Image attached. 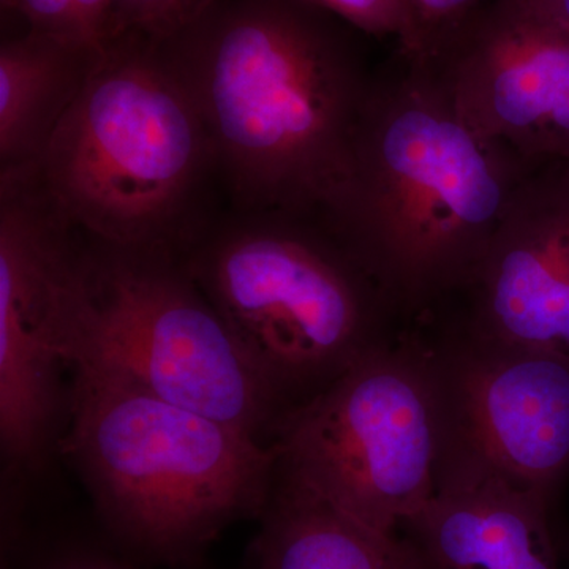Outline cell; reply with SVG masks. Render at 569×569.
<instances>
[{
    "mask_svg": "<svg viewBox=\"0 0 569 569\" xmlns=\"http://www.w3.org/2000/svg\"><path fill=\"white\" fill-rule=\"evenodd\" d=\"M305 0H220L164 41L238 212L317 213L342 181L373 74Z\"/></svg>",
    "mask_w": 569,
    "mask_h": 569,
    "instance_id": "cell-1",
    "label": "cell"
},
{
    "mask_svg": "<svg viewBox=\"0 0 569 569\" xmlns=\"http://www.w3.org/2000/svg\"><path fill=\"white\" fill-rule=\"evenodd\" d=\"M530 163L397 52L372 78L342 181L317 212L407 326L470 282Z\"/></svg>",
    "mask_w": 569,
    "mask_h": 569,
    "instance_id": "cell-2",
    "label": "cell"
},
{
    "mask_svg": "<svg viewBox=\"0 0 569 569\" xmlns=\"http://www.w3.org/2000/svg\"><path fill=\"white\" fill-rule=\"evenodd\" d=\"M71 372L59 449L121 541L186 560L236 520L260 518L274 488V445L108 367L80 361Z\"/></svg>",
    "mask_w": 569,
    "mask_h": 569,
    "instance_id": "cell-3",
    "label": "cell"
},
{
    "mask_svg": "<svg viewBox=\"0 0 569 569\" xmlns=\"http://www.w3.org/2000/svg\"><path fill=\"white\" fill-rule=\"evenodd\" d=\"M52 204L91 241L181 254L216 173L211 142L162 43L112 40L36 163Z\"/></svg>",
    "mask_w": 569,
    "mask_h": 569,
    "instance_id": "cell-4",
    "label": "cell"
},
{
    "mask_svg": "<svg viewBox=\"0 0 569 569\" xmlns=\"http://www.w3.org/2000/svg\"><path fill=\"white\" fill-rule=\"evenodd\" d=\"M181 258L284 413L406 329L317 213L238 212Z\"/></svg>",
    "mask_w": 569,
    "mask_h": 569,
    "instance_id": "cell-5",
    "label": "cell"
},
{
    "mask_svg": "<svg viewBox=\"0 0 569 569\" xmlns=\"http://www.w3.org/2000/svg\"><path fill=\"white\" fill-rule=\"evenodd\" d=\"M93 362L271 443L284 410L181 254L86 252L69 365Z\"/></svg>",
    "mask_w": 569,
    "mask_h": 569,
    "instance_id": "cell-6",
    "label": "cell"
},
{
    "mask_svg": "<svg viewBox=\"0 0 569 569\" xmlns=\"http://www.w3.org/2000/svg\"><path fill=\"white\" fill-rule=\"evenodd\" d=\"M271 443L284 477L356 522L396 535L437 490L436 396L413 329L287 411Z\"/></svg>",
    "mask_w": 569,
    "mask_h": 569,
    "instance_id": "cell-7",
    "label": "cell"
},
{
    "mask_svg": "<svg viewBox=\"0 0 569 569\" xmlns=\"http://www.w3.org/2000/svg\"><path fill=\"white\" fill-rule=\"evenodd\" d=\"M410 328L436 396L437 489L497 482L556 511L569 477V358L493 342L443 312Z\"/></svg>",
    "mask_w": 569,
    "mask_h": 569,
    "instance_id": "cell-8",
    "label": "cell"
},
{
    "mask_svg": "<svg viewBox=\"0 0 569 569\" xmlns=\"http://www.w3.org/2000/svg\"><path fill=\"white\" fill-rule=\"evenodd\" d=\"M52 204L33 164L0 178V449L20 488L58 451L69 392L71 320L88 247Z\"/></svg>",
    "mask_w": 569,
    "mask_h": 569,
    "instance_id": "cell-9",
    "label": "cell"
},
{
    "mask_svg": "<svg viewBox=\"0 0 569 569\" xmlns=\"http://www.w3.org/2000/svg\"><path fill=\"white\" fill-rule=\"evenodd\" d=\"M460 118L530 163H569V32L489 0L425 62Z\"/></svg>",
    "mask_w": 569,
    "mask_h": 569,
    "instance_id": "cell-10",
    "label": "cell"
},
{
    "mask_svg": "<svg viewBox=\"0 0 569 569\" xmlns=\"http://www.w3.org/2000/svg\"><path fill=\"white\" fill-rule=\"evenodd\" d=\"M437 312L493 342L569 358V163L523 176L470 282Z\"/></svg>",
    "mask_w": 569,
    "mask_h": 569,
    "instance_id": "cell-11",
    "label": "cell"
},
{
    "mask_svg": "<svg viewBox=\"0 0 569 569\" xmlns=\"http://www.w3.org/2000/svg\"><path fill=\"white\" fill-rule=\"evenodd\" d=\"M556 511L497 482L437 489L400 526L417 569H559Z\"/></svg>",
    "mask_w": 569,
    "mask_h": 569,
    "instance_id": "cell-12",
    "label": "cell"
},
{
    "mask_svg": "<svg viewBox=\"0 0 569 569\" xmlns=\"http://www.w3.org/2000/svg\"><path fill=\"white\" fill-rule=\"evenodd\" d=\"M104 50L36 29L3 41L0 48L2 170L39 162Z\"/></svg>",
    "mask_w": 569,
    "mask_h": 569,
    "instance_id": "cell-13",
    "label": "cell"
},
{
    "mask_svg": "<svg viewBox=\"0 0 569 569\" xmlns=\"http://www.w3.org/2000/svg\"><path fill=\"white\" fill-rule=\"evenodd\" d=\"M260 520L257 569H417L399 535L356 522L279 470Z\"/></svg>",
    "mask_w": 569,
    "mask_h": 569,
    "instance_id": "cell-14",
    "label": "cell"
},
{
    "mask_svg": "<svg viewBox=\"0 0 569 569\" xmlns=\"http://www.w3.org/2000/svg\"><path fill=\"white\" fill-rule=\"evenodd\" d=\"M36 31L104 50L114 40L116 0H2Z\"/></svg>",
    "mask_w": 569,
    "mask_h": 569,
    "instance_id": "cell-15",
    "label": "cell"
},
{
    "mask_svg": "<svg viewBox=\"0 0 569 569\" xmlns=\"http://www.w3.org/2000/svg\"><path fill=\"white\" fill-rule=\"evenodd\" d=\"M403 29L397 52L410 62H425L479 7L489 0H400Z\"/></svg>",
    "mask_w": 569,
    "mask_h": 569,
    "instance_id": "cell-16",
    "label": "cell"
},
{
    "mask_svg": "<svg viewBox=\"0 0 569 569\" xmlns=\"http://www.w3.org/2000/svg\"><path fill=\"white\" fill-rule=\"evenodd\" d=\"M220 0H116L114 40L119 37L174 39L203 18Z\"/></svg>",
    "mask_w": 569,
    "mask_h": 569,
    "instance_id": "cell-17",
    "label": "cell"
},
{
    "mask_svg": "<svg viewBox=\"0 0 569 569\" xmlns=\"http://www.w3.org/2000/svg\"><path fill=\"white\" fill-rule=\"evenodd\" d=\"M310 6L335 14L356 31L399 39L403 29L400 0H305Z\"/></svg>",
    "mask_w": 569,
    "mask_h": 569,
    "instance_id": "cell-18",
    "label": "cell"
},
{
    "mask_svg": "<svg viewBox=\"0 0 569 569\" xmlns=\"http://www.w3.org/2000/svg\"><path fill=\"white\" fill-rule=\"evenodd\" d=\"M530 9L569 32V0H522Z\"/></svg>",
    "mask_w": 569,
    "mask_h": 569,
    "instance_id": "cell-19",
    "label": "cell"
},
{
    "mask_svg": "<svg viewBox=\"0 0 569 569\" xmlns=\"http://www.w3.org/2000/svg\"><path fill=\"white\" fill-rule=\"evenodd\" d=\"M48 569H123L110 561L96 559V557H71L52 565Z\"/></svg>",
    "mask_w": 569,
    "mask_h": 569,
    "instance_id": "cell-20",
    "label": "cell"
}]
</instances>
